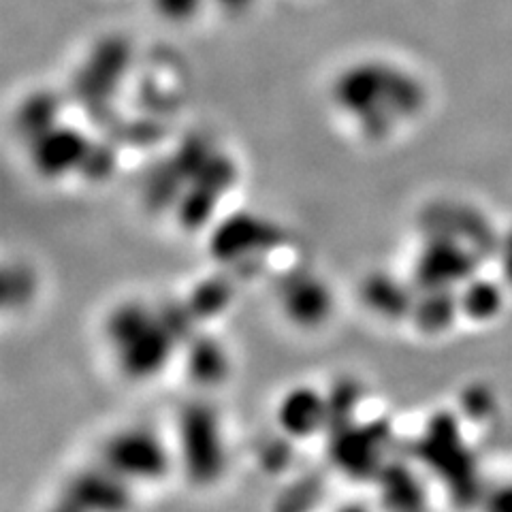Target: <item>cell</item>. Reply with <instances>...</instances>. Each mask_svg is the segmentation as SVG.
<instances>
[{
  "label": "cell",
  "instance_id": "1",
  "mask_svg": "<svg viewBox=\"0 0 512 512\" xmlns=\"http://www.w3.org/2000/svg\"><path fill=\"white\" fill-rule=\"evenodd\" d=\"M335 101L370 137L389 135L397 122L421 107L423 92L414 79L384 64H361L335 82Z\"/></svg>",
  "mask_w": 512,
  "mask_h": 512
},
{
  "label": "cell",
  "instance_id": "2",
  "mask_svg": "<svg viewBox=\"0 0 512 512\" xmlns=\"http://www.w3.org/2000/svg\"><path fill=\"white\" fill-rule=\"evenodd\" d=\"M107 338L124 374L150 378L169 361L175 333L146 306H122L107 320Z\"/></svg>",
  "mask_w": 512,
  "mask_h": 512
},
{
  "label": "cell",
  "instance_id": "3",
  "mask_svg": "<svg viewBox=\"0 0 512 512\" xmlns=\"http://www.w3.org/2000/svg\"><path fill=\"white\" fill-rule=\"evenodd\" d=\"M180 455L184 470L195 483L207 485L222 474L224 468V438L216 412L205 404H190L184 408L178 427Z\"/></svg>",
  "mask_w": 512,
  "mask_h": 512
},
{
  "label": "cell",
  "instance_id": "4",
  "mask_svg": "<svg viewBox=\"0 0 512 512\" xmlns=\"http://www.w3.org/2000/svg\"><path fill=\"white\" fill-rule=\"evenodd\" d=\"M105 466L124 483H152L169 470V451L152 431L143 427L122 429L105 444Z\"/></svg>",
  "mask_w": 512,
  "mask_h": 512
},
{
  "label": "cell",
  "instance_id": "5",
  "mask_svg": "<svg viewBox=\"0 0 512 512\" xmlns=\"http://www.w3.org/2000/svg\"><path fill=\"white\" fill-rule=\"evenodd\" d=\"M28 143L35 169L47 178H60L64 173H71V169L82 165V160L90 156L86 139L73 128L52 126L50 131Z\"/></svg>",
  "mask_w": 512,
  "mask_h": 512
},
{
  "label": "cell",
  "instance_id": "6",
  "mask_svg": "<svg viewBox=\"0 0 512 512\" xmlns=\"http://www.w3.org/2000/svg\"><path fill=\"white\" fill-rule=\"evenodd\" d=\"M282 306L297 325H320L331 312L329 288L314 276L291 278L282 291Z\"/></svg>",
  "mask_w": 512,
  "mask_h": 512
},
{
  "label": "cell",
  "instance_id": "7",
  "mask_svg": "<svg viewBox=\"0 0 512 512\" xmlns=\"http://www.w3.org/2000/svg\"><path fill=\"white\" fill-rule=\"evenodd\" d=\"M325 416V399H320L310 389L288 393L280 406L282 429L293 436H312L325 423Z\"/></svg>",
  "mask_w": 512,
  "mask_h": 512
},
{
  "label": "cell",
  "instance_id": "8",
  "mask_svg": "<svg viewBox=\"0 0 512 512\" xmlns=\"http://www.w3.org/2000/svg\"><path fill=\"white\" fill-rule=\"evenodd\" d=\"M56 118L58 105L54 99H47V96H32V99L26 101L20 109L18 128L24 139L32 141L41 133L50 131L52 126H56Z\"/></svg>",
  "mask_w": 512,
  "mask_h": 512
},
{
  "label": "cell",
  "instance_id": "9",
  "mask_svg": "<svg viewBox=\"0 0 512 512\" xmlns=\"http://www.w3.org/2000/svg\"><path fill=\"white\" fill-rule=\"evenodd\" d=\"M224 372H227V357L220 346L214 342H203L192 348L190 352V374L195 380L203 384H212L216 380H222Z\"/></svg>",
  "mask_w": 512,
  "mask_h": 512
},
{
  "label": "cell",
  "instance_id": "10",
  "mask_svg": "<svg viewBox=\"0 0 512 512\" xmlns=\"http://www.w3.org/2000/svg\"><path fill=\"white\" fill-rule=\"evenodd\" d=\"M498 308V291L487 284H476L466 293V310L472 316H489Z\"/></svg>",
  "mask_w": 512,
  "mask_h": 512
},
{
  "label": "cell",
  "instance_id": "11",
  "mask_svg": "<svg viewBox=\"0 0 512 512\" xmlns=\"http://www.w3.org/2000/svg\"><path fill=\"white\" fill-rule=\"evenodd\" d=\"M152 5L169 22H188L199 13L203 0H152Z\"/></svg>",
  "mask_w": 512,
  "mask_h": 512
}]
</instances>
